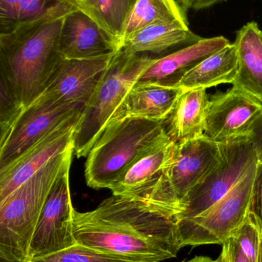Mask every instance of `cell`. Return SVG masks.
Here are the masks:
<instances>
[{"label":"cell","instance_id":"3957f363","mask_svg":"<svg viewBox=\"0 0 262 262\" xmlns=\"http://www.w3.org/2000/svg\"><path fill=\"white\" fill-rule=\"evenodd\" d=\"M74 147L51 160L0 202V258L29 262V248L40 214L58 177L70 167Z\"/></svg>","mask_w":262,"mask_h":262},{"label":"cell","instance_id":"8992f818","mask_svg":"<svg viewBox=\"0 0 262 262\" xmlns=\"http://www.w3.org/2000/svg\"><path fill=\"white\" fill-rule=\"evenodd\" d=\"M221 157V143L204 134L175 143L172 161L146 202L176 218L180 203L216 166Z\"/></svg>","mask_w":262,"mask_h":262},{"label":"cell","instance_id":"7c38bea8","mask_svg":"<svg viewBox=\"0 0 262 262\" xmlns=\"http://www.w3.org/2000/svg\"><path fill=\"white\" fill-rule=\"evenodd\" d=\"M83 111L49 131L12 164L0 170V202L57 156L74 147L75 131Z\"/></svg>","mask_w":262,"mask_h":262},{"label":"cell","instance_id":"9a60e30c","mask_svg":"<svg viewBox=\"0 0 262 262\" xmlns=\"http://www.w3.org/2000/svg\"><path fill=\"white\" fill-rule=\"evenodd\" d=\"M175 142L168 137L138 157L110 187L112 195L147 201L172 161Z\"/></svg>","mask_w":262,"mask_h":262},{"label":"cell","instance_id":"5bb4252c","mask_svg":"<svg viewBox=\"0 0 262 262\" xmlns=\"http://www.w3.org/2000/svg\"><path fill=\"white\" fill-rule=\"evenodd\" d=\"M59 52L64 59H91L115 55L120 46L89 15L74 7L65 17Z\"/></svg>","mask_w":262,"mask_h":262},{"label":"cell","instance_id":"9c48e42d","mask_svg":"<svg viewBox=\"0 0 262 262\" xmlns=\"http://www.w3.org/2000/svg\"><path fill=\"white\" fill-rule=\"evenodd\" d=\"M261 121V101L233 86L209 98L204 135L216 143L252 137Z\"/></svg>","mask_w":262,"mask_h":262},{"label":"cell","instance_id":"1f68e13d","mask_svg":"<svg viewBox=\"0 0 262 262\" xmlns=\"http://www.w3.org/2000/svg\"><path fill=\"white\" fill-rule=\"evenodd\" d=\"M181 262H218V260H214L206 256H195L192 259L184 260Z\"/></svg>","mask_w":262,"mask_h":262},{"label":"cell","instance_id":"7402d4cb","mask_svg":"<svg viewBox=\"0 0 262 262\" xmlns=\"http://www.w3.org/2000/svg\"><path fill=\"white\" fill-rule=\"evenodd\" d=\"M137 0H74L68 2L93 19L120 46Z\"/></svg>","mask_w":262,"mask_h":262},{"label":"cell","instance_id":"44dd1931","mask_svg":"<svg viewBox=\"0 0 262 262\" xmlns=\"http://www.w3.org/2000/svg\"><path fill=\"white\" fill-rule=\"evenodd\" d=\"M238 57L234 43L209 55L189 71L178 87L184 90L207 89L223 84H233L238 75Z\"/></svg>","mask_w":262,"mask_h":262},{"label":"cell","instance_id":"52a82bcc","mask_svg":"<svg viewBox=\"0 0 262 262\" xmlns=\"http://www.w3.org/2000/svg\"><path fill=\"white\" fill-rule=\"evenodd\" d=\"M258 160L239 181L213 206L193 218L177 222L182 249L223 245L247 218Z\"/></svg>","mask_w":262,"mask_h":262},{"label":"cell","instance_id":"4dcf8cb0","mask_svg":"<svg viewBox=\"0 0 262 262\" xmlns=\"http://www.w3.org/2000/svg\"><path fill=\"white\" fill-rule=\"evenodd\" d=\"M255 146H256L257 152H258V160L262 161V121L255 129L252 135Z\"/></svg>","mask_w":262,"mask_h":262},{"label":"cell","instance_id":"f546056e","mask_svg":"<svg viewBox=\"0 0 262 262\" xmlns=\"http://www.w3.org/2000/svg\"><path fill=\"white\" fill-rule=\"evenodd\" d=\"M224 0H191L190 9L194 10H201L212 7Z\"/></svg>","mask_w":262,"mask_h":262},{"label":"cell","instance_id":"8fae6325","mask_svg":"<svg viewBox=\"0 0 262 262\" xmlns=\"http://www.w3.org/2000/svg\"><path fill=\"white\" fill-rule=\"evenodd\" d=\"M84 108L80 104L35 101L22 112L0 139V170L6 169L42 137Z\"/></svg>","mask_w":262,"mask_h":262},{"label":"cell","instance_id":"d6a6232c","mask_svg":"<svg viewBox=\"0 0 262 262\" xmlns=\"http://www.w3.org/2000/svg\"><path fill=\"white\" fill-rule=\"evenodd\" d=\"M176 1L185 12L190 9L191 0H176Z\"/></svg>","mask_w":262,"mask_h":262},{"label":"cell","instance_id":"4316f807","mask_svg":"<svg viewBox=\"0 0 262 262\" xmlns=\"http://www.w3.org/2000/svg\"><path fill=\"white\" fill-rule=\"evenodd\" d=\"M249 214L255 219L262 229V161L259 160L254 180Z\"/></svg>","mask_w":262,"mask_h":262},{"label":"cell","instance_id":"ba28073f","mask_svg":"<svg viewBox=\"0 0 262 262\" xmlns=\"http://www.w3.org/2000/svg\"><path fill=\"white\" fill-rule=\"evenodd\" d=\"M220 143L221 157L219 162L180 203L177 222L197 216L213 206L258 160L252 136Z\"/></svg>","mask_w":262,"mask_h":262},{"label":"cell","instance_id":"f1b7e54d","mask_svg":"<svg viewBox=\"0 0 262 262\" xmlns=\"http://www.w3.org/2000/svg\"><path fill=\"white\" fill-rule=\"evenodd\" d=\"M221 246L218 262H250L233 238H229Z\"/></svg>","mask_w":262,"mask_h":262},{"label":"cell","instance_id":"6da1fadb","mask_svg":"<svg viewBox=\"0 0 262 262\" xmlns=\"http://www.w3.org/2000/svg\"><path fill=\"white\" fill-rule=\"evenodd\" d=\"M77 244L134 262L176 258L182 249L177 220L152 203L112 195L96 209L72 212Z\"/></svg>","mask_w":262,"mask_h":262},{"label":"cell","instance_id":"e575fe53","mask_svg":"<svg viewBox=\"0 0 262 262\" xmlns=\"http://www.w3.org/2000/svg\"><path fill=\"white\" fill-rule=\"evenodd\" d=\"M261 238H262V234H261ZM259 262H262V242H261V254H260Z\"/></svg>","mask_w":262,"mask_h":262},{"label":"cell","instance_id":"484cf974","mask_svg":"<svg viewBox=\"0 0 262 262\" xmlns=\"http://www.w3.org/2000/svg\"><path fill=\"white\" fill-rule=\"evenodd\" d=\"M23 111L15 94L0 79V139L7 134Z\"/></svg>","mask_w":262,"mask_h":262},{"label":"cell","instance_id":"d4e9b609","mask_svg":"<svg viewBox=\"0 0 262 262\" xmlns=\"http://www.w3.org/2000/svg\"><path fill=\"white\" fill-rule=\"evenodd\" d=\"M262 229L255 219L249 213L247 218L234 232L233 238L250 262H259Z\"/></svg>","mask_w":262,"mask_h":262},{"label":"cell","instance_id":"603a6c76","mask_svg":"<svg viewBox=\"0 0 262 262\" xmlns=\"http://www.w3.org/2000/svg\"><path fill=\"white\" fill-rule=\"evenodd\" d=\"M157 23L189 26L186 12L176 0H137L126 24L123 40L133 32Z\"/></svg>","mask_w":262,"mask_h":262},{"label":"cell","instance_id":"4fadbf2b","mask_svg":"<svg viewBox=\"0 0 262 262\" xmlns=\"http://www.w3.org/2000/svg\"><path fill=\"white\" fill-rule=\"evenodd\" d=\"M112 55L91 59H64L35 101L86 106ZM34 101V102H35Z\"/></svg>","mask_w":262,"mask_h":262},{"label":"cell","instance_id":"277c9868","mask_svg":"<svg viewBox=\"0 0 262 262\" xmlns=\"http://www.w3.org/2000/svg\"><path fill=\"white\" fill-rule=\"evenodd\" d=\"M169 137L164 123L137 118L111 120L87 154L89 187L110 189L138 157Z\"/></svg>","mask_w":262,"mask_h":262},{"label":"cell","instance_id":"83f0119b","mask_svg":"<svg viewBox=\"0 0 262 262\" xmlns=\"http://www.w3.org/2000/svg\"><path fill=\"white\" fill-rule=\"evenodd\" d=\"M22 0H0L1 32L15 27L18 19V6Z\"/></svg>","mask_w":262,"mask_h":262},{"label":"cell","instance_id":"cb8c5ba5","mask_svg":"<svg viewBox=\"0 0 262 262\" xmlns=\"http://www.w3.org/2000/svg\"><path fill=\"white\" fill-rule=\"evenodd\" d=\"M29 262H134L115 255L104 253L82 245L76 244L66 250L40 258H32Z\"/></svg>","mask_w":262,"mask_h":262},{"label":"cell","instance_id":"ffe728a7","mask_svg":"<svg viewBox=\"0 0 262 262\" xmlns=\"http://www.w3.org/2000/svg\"><path fill=\"white\" fill-rule=\"evenodd\" d=\"M209 101L206 89L185 91L164 122L168 136L175 143L203 136Z\"/></svg>","mask_w":262,"mask_h":262},{"label":"cell","instance_id":"d590c367","mask_svg":"<svg viewBox=\"0 0 262 262\" xmlns=\"http://www.w3.org/2000/svg\"><path fill=\"white\" fill-rule=\"evenodd\" d=\"M0 262H11L7 261V260L4 259V258H0Z\"/></svg>","mask_w":262,"mask_h":262},{"label":"cell","instance_id":"d6986e66","mask_svg":"<svg viewBox=\"0 0 262 262\" xmlns=\"http://www.w3.org/2000/svg\"><path fill=\"white\" fill-rule=\"evenodd\" d=\"M238 75L232 85L253 95L262 102V30L250 21L238 31L235 42Z\"/></svg>","mask_w":262,"mask_h":262},{"label":"cell","instance_id":"30bf717a","mask_svg":"<svg viewBox=\"0 0 262 262\" xmlns=\"http://www.w3.org/2000/svg\"><path fill=\"white\" fill-rule=\"evenodd\" d=\"M70 167L58 177L51 189L34 231L29 258H40L76 245L73 232L69 184Z\"/></svg>","mask_w":262,"mask_h":262},{"label":"cell","instance_id":"e0dca14e","mask_svg":"<svg viewBox=\"0 0 262 262\" xmlns=\"http://www.w3.org/2000/svg\"><path fill=\"white\" fill-rule=\"evenodd\" d=\"M185 91L181 88L138 81L111 120L137 118L164 123Z\"/></svg>","mask_w":262,"mask_h":262},{"label":"cell","instance_id":"7a4b0ae2","mask_svg":"<svg viewBox=\"0 0 262 262\" xmlns=\"http://www.w3.org/2000/svg\"><path fill=\"white\" fill-rule=\"evenodd\" d=\"M73 8L66 2H54L40 16L0 33V79L23 110L41 95L64 60L58 46L60 32Z\"/></svg>","mask_w":262,"mask_h":262},{"label":"cell","instance_id":"5b68a950","mask_svg":"<svg viewBox=\"0 0 262 262\" xmlns=\"http://www.w3.org/2000/svg\"><path fill=\"white\" fill-rule=\"evenodd\" d=\"M156 57L119 49L111 60L89 102L85 106L74 138L77 158L86 157L129 91Z\"/></svg>","mask_w":262,"mask_h":262},{"label":"cell","instance_id":"2e32d148","mask_svg":"<svg viewBox=\"0 0 262 262\" xmlns=\"http://www.w3.org/2000/svg\"><path fill=\"white\" fill-rule=\"evenodd\" d=\"M230 43L224 36L203 38L194 44L157 58L138 81L178 87L189 71Z\"/></svg>","mask_w":262,"mask_h":262},{"label":"cell","instance_id":"ac0fdd59","mask_svg":"<svg viewBox=\"0 0 262 262\" xmlns=\"http://www.w3.org/2000/svg\"><path fill=\"white\" fill-rule=\"evenodd\" d=\"M179 23H157L146 26L123 40L122 50L131 54L161 55L173 48L185 47L203 39Z\"/></svg>","mask_w":262,"mask_h":262},{"label":"cell","instance_id":"836d02e7","mask_svg":"<svg viewBox=\"0 0 262 262\" xmlns=\"http://www.w3.org/2000/svg\"><path fill=\"white\" fill-rule=\"evenodd\" d=\"M66 2V3H68V2L74 1V0H53V2Z\"/></svg>","mask_w":262,"mask_h":262}]
</instances>
